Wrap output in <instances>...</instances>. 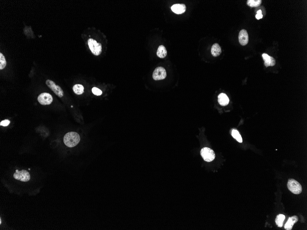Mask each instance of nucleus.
<instances>
[{"mask_svg":"<svg viewBox=\"0 0 307 230\" xmlns=\"http://www.w3.org/2000/svg\"><path fill=\"white\" fill-rule=\"evenodd\" d=\"M92 92L96 96H100L102 94V92L97 87H94L92 89Z\"/></svg>","mask_w":307,"mask_h":230,"instance_id":"21","label":"nucleus"},{"mask_svg":"<svg viewBox=\"0 0 307 230\" xmlns=\"http://www.w3.org/2000/svg\"><path fill=\"white\" fill-rule=\"evenodd\" d=\"M201 155L205 161L210 162L215 158V154L213 150L209 148H204L201 150Z\"/></svg>","mask_w":307,"mask_h":230,"instance_id":"4","label":"nucleus"},{"mask_svg":"<svg viewBox=\"0 0 307 230\" xmlns=\"http://www.w3.org/2000/svg\"><path fill=\"white\" fill-rule=\"evenodd\" d=\"M166 76V72L165 69L162 67L156 68L153 73V78L156 81L163 80Z\"/></svg>","mask_w":307,"mask_h":230,"instance_id":"8","label":"nucleus"},{"mask_svg":"<svg viewBox=\"0 0 307 230\" xmlns=\"http://www.w3.org/2000/svg\"><path fill=\"white\" fill-rule=\"evenodd\" d=\"M298 220V217L297 216H296V215L290 217L288 220L287 221V223L285 224V230H291L294 224L297 222Z\"/></svg>","mask_w":307,"mask_h":230,"instance_id":"11","label":"nucleus"},{"mask_svg":"<svg viewBox=\"0 0 307 230\" xmlns=\"http://www.w3.org/2000/svg\"><path fill=\"white\" fill-rule=\"evenodd\" d=\"M285 218V216L282 214H279L277 216L276 219V223L278 227H282L283 226V224Z\"/></svg>","mask_w":307,"mask_h":230,"instance_id":"15","label":"nucleus"},{"mask_svg":"<svg viewBox=\"0 0 307 230\" xmlns=\"http://www.w3.org/2000/svg\"><path fill=\"white\" fill-rule=\"evenodd\" d=\"M157 55L159 58H163L167 55V51L164 46L160 45L159 46L157 51Z\"/></svg>","mask_w":307,"mask_h":230,"instance_id":"14","label":"nucleus"},{"mask_svg":"<svg viewBox=\"0 0 307 230\" xmlns=\"http://www.w3.org/2000/svg\"><path fill=\"white\" fill-rule=\"evenodd\" d=\"M288 187L289 190L295 194H299L302 192V187L298 181L294 179H290L288 181Z\"/></svg>","mask_w":307,"mask_h":230,"instance_id":"3","label":"nucleus"},{"mask_svg":"<svg viewBox=\"0 0 307 230\" xmlns=\"http://www.w3.org/2000/svg\"><path fill=\"white\" fill-rule=\"evenodd\" d=\"M7 65V62L5 57L2 53H0V69H3Z\"/></svg>","mask_w":307,"mask_h":230,"instance_id":"20","label":"nucleus"},{"mask_svg":"<svg viewBox=\"0 0 307 230\" xmlns=\"http://www.w3.org/2000/svg\"><path fill=\"white\" fill-rule=\"evenodd\" d=\"M171 10L176 14L184 13L186 10V7L184 4H174L171 7Z\"/></svg>","mask_w":307,"mask_h":230,"instance_id":"10","label":"nucleus"},{"mask_svg":"<svg viewBox=\"0 0 307 230\" xmlns=\"http://www.w3.org/2000/svg\"><path fill=\"white\" fill-rule=\"evenodd\" d=\"M46 84L47 87L49 88L53 93L59 97H62L64 96V92L63 90L59 86L56 85V84L50 80H47L46 81Z\"/></svg>","mask_w":307,"mask_h":230,"instance_id":"5","label":"nucleus"},{"mask_svg":"<svg viewBox=\"0 0 307 230\" xmlns=\"http://www.w3.org/2000/svg\"><path fill=\"white\" fill-rule=\"evenodd\" d=\"M263 59L264 60V65L266 67H268L271 66V58L270 56L269 55L265 53H264L262 55Z\"/></svg>","mask_w":307,"mask_h":230,"instance_id":"19","label":"nucleus"},{"mask_svg":"<svg viewBox=\"0 0 307 230\" xmlns=\"http://www.w3.org/2000/svg\"><path fill=\"white\" fill-rule=\"evenodd\" d=\"M218 102L221 105L225 106L229 103V100L225 94L221 93L218 96Z\"/></svg>","mask_w":307,"mask_h":230,"instance_id":"12","label":"nucleus"},{"mask_svg":"<svg viewBox=\"0 0 307 230\" xmlns=\"http://www.w3.org/2000/svg\"><path fill=\"white\" fill-rule=\"evenodd\" d=\"M232 136L239 143H241L243 142L242 141V137H241V135H240L238 131H237V130H235V129H234V130H232Z\"/></svg>","mask_w":307,"mask_h":230,"instance_id":"18","label":"nucleus"},{"mask_svg":"<svg viewBox=\"0 0 307 230\" xmlns=\"http://www.w3.org/2000/svg\"><path fill=\"white\" fill-rule=\"evenodd\" d=\"M222 52L221 48L219 45L218 43H215L213 45L211 49V53L213 56L218 57L220 55Z\"/></svg>","mask_w":307,"mask_h":230,"instance_id":"13","label":"nucleus"},{"mask_svg":"<svg viewBox=\"0 0 307 230\" xmlns=\"http://www.w3.org/2000/svg\"><path fill=\"white\" fill-rule=\"evenodd\" d=\"M239 40L241 45L246 46L249 41V37L248 33L245 30H242L240 31L239 34Z\"/></svg>","mask_w":307,"mask_h":230,"instance_id":"9","label":"nucleus"},{"mask_svg":"<svg viewBox=\"0 0 307 230\" xmlns=\"http://www.w3.org/2000/svg\"><path fill=\"white\" fill-rule=\"evenodd\" d=\"M262 3L261 0H248L247 4L249 7H255L260 6Z\"/></svg>","mask_w":307,"mask_h":230,"instance_id":"17","label":"nucleus"},{"mask_svg":"<svg viewBox=\"0 0 307 230\" xmlns=\"http://www.w3.org/2000/svg\"><path fill=\"white\" fill-rule=\"evenodd\" d=\"M263 16L262 14V11L261 10H258L257 12V15H256V18L257 19H262L263 18Z\"/></svg>","mask_w":307,"mask_h":230,"instance_id":"23","label":"nucleus"},{"mask_svg":"<svg viewBox=\"0 0 307 230\" xmlns=\"http://www.w3.org/2000/svg\"><path fill=\"white\" fill-rule=\"evenodd\" d=\"M10 121L7 120V119H6V120H3V121H1L0 123V125L1 126H7V125H9L10 124Z\"/></svg>","mask_w":307,"mask_h":230,"instance_id":"22","label":"nucleus"},{"mask_svg":"<svg viewBox=\"0 0 307 230\" xmlns=\"http://www.w3.org/2000/svg\"><path fill=\"white\" fill-rule=\"evenodd\" d=\"M84 87L82 85L76 84L73 87V90L74 93L77 95H81L84 93Z\"/></svg>","mask_w":307,"mask_h":230,"instance_id":"16","label":"nucleus"},{"mask_svg":"<svg viewBox=\"0 0 307 230\" xmlns=\"http://www.w3.org/2000/svg\"><path fill=\"white\" fill-rule=\"evenodd\" d=\"M39 102L43 105H49L53 101V98L51 95L48 93H43L40 94L37 99Z\"/></svg>","mask_w":307,"mask_h":230,"instance_id":"7","label":"nucleus"},{"mask_svg":"<svg viewBox=\"0 0 307 230\" xmlns=\"http://www.w3.org/2000/svg\"><path fill=\"white\" fill-rule=\"evenodd\" d=\"M13 177L16 180H19L23 182L28 181L31 178L29 172L25 170H22L21 171L16 170V172L13 174Z\"/></svg>","mask_w":307,"mask_h":230,"instance_id":"6","label":"nucleus"},{"mask_svg":"<svg viewBox=\"0 0 307 230\" xmlns=\"http://www.w3.org/2000/svg\"><path fill=\"white\" fill-rule=\"evenodd\" d=\"M80 141V136L75 132H70L67 133L64 138V142L65 145L70 148L75 147L79 143Z\"/></svg>","mask_w":307,"mask_h":230,"instance_id":"1","label":"nucleus"},{"mask_svg":"<svg viewBox=\"0 0 307 230\" xmlns=\"http://www.w3.org/2000/svg\"><path fill=\"white\" fill-rule=\"evenodd\" d=\"M88 44L90 49L94 55L99 56L102 53V45L97 42L96 40L93 39H89L88 40Z\"/></svg>","mask_w":307,"mask_h":230,"instance_id":"2","label":"nucleus"}]
</instances>
